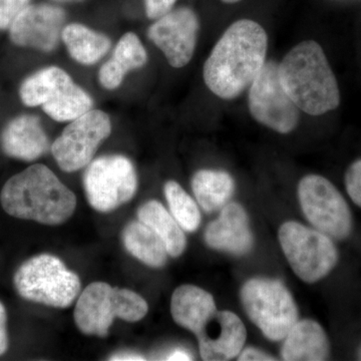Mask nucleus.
<instances>
[{"label": "nucleus", "mask_w": 361, "mask_h": 361, "mask_svg": "<svg viewBox=\"0 0 361 361\" xmlns=\"http://www.w3.org/2000/svg\"><path fill=\"white\" fill-rule=\"evenodd\" d=\"M267 49L262 26L251 20L235 21L214 45L204 65L207 87L220 99H236L262 70Z\"/></svg>", "instance_id": "1"}, {"label": "nucleus", "mask_w": 361, "mask_h": 361, "mask_svg": "<svg viewBox=\"0 0 361 361\" xmlns=\"http://www.w3.org/2000/svg\"><path fill=\"white\" fill-rule=\"evenodd\" d=\"M0 204L11 217L56 226L75 213L77 197L51 169L35 164L7 180Z\"/></svg>", "instance_id": "2"}, {"label": "nucleus", "mask_w": 361, "mask_h": 361, "mask_svg": "<svg viewBox=\"0 0 361 361\" xmlns=\"http://www.w3.org/2000/svg\"><path fill=\"white\" fill-rule=\"evenodd\" d=\"M279 77L285 92L307 115H324L341 104L336 75L314 40L300 42L287 52L279 65Z\"/></svg>", "instance_id": "3"}, {"label": "nucleus", "mask_w": 361, "mask_h": 361, "mask_svg": "<svg viewBox=\"0 0 361 361\" xmlns=\"http://www.w3.org/2000/svg\"><path fill=\"white\" fill-rule=\"evenodd\" d=\"M149 305L139 294L130 289L111 287L106 282H94L78 297L73 317L77 327L85 336H109L116 318L137 322L147 315Z\"/></svg>", "instance_id": "4"}, {"label": "nucleus", "mask_w": 361, "mask_h": 361, "mask_svg": "<svg viewBox=\"0 0 361 361\" xmlns=\"http://www.w3.org/2000/svg\"><path fill=\"white\" fill-rule=\"evenodd\" d=\"M14 288L25 300L54 308L70 307L82 289L77 273L51 254L26 260L13 276Z\"/></svg>", "instance_id": "5"}, {"label": "nucleus", "mask_w": 361, "mask_h": 361, "mask_svg": "<svg viewBox=\"0 0 361 361\" xmlns=\"http://www.w3.org/2000/svg\"><path fill=\"white\" fill-rule=\"evenodd\" d=\"M240 296L246 314L269 341H283L298 322L295 301L279 280L252 278Z\"/></svg>", "instance_id": "6"}, {"label": "nucleus", "mask_w": 361, "mask_h": 361, "mask_svg": "<svg viewBox=\"0 0 361 361\" xmlns=\"http://www.w3.org/2000/svg\"><path fill=\"white\" fill-rule=\"evenodd\" d=\"M278 238L292 270L306 283L319 281L336 267L338 253L324 233L289 221L280 227Z\"/></svg>", "instance_id": "7"}, {"label": "nucleus", "mask_w": 361, "mask_h": 361, "mask_svg": "<svg viewBox=\"0 0 361 361\" xmlns=\"http://www.w3.org/2000/svg\"><path fill=\"white\" fill-rule=\"evenodd\" d=\"M82 184L90 207L99 213H110L134 198L137 176L127 157L103 156L87 166Z\"/></svg>", "instance_id": "8"}, {"label": "nucleus", "mask_w": 361, "mask_h": 361, "mask_svg": "<svg viewBox=\"0 0 361 361\" xmlns=\"http://www.w3.org/2000/svg\"><path fill=\"white\" fill-rule=\"evenodd\" d=\"M298 199L304 216L316 230L336 239L350 234L353 218L348 203L326 178L305 176L299 182Z\"/></svg>", "instance_id": "9"}, {"label": "nucleus", "mask_w": 361, "mask_h": 361, "mask_svg": "<svg viewBox=\"0 0 361 361\" xmlns=\"http://www.w3.org/2000/svg\"><path fill=\"white\" fill-rule=\"evenodd\" d=\"M248 106L256 122L279 134H289L300 120L301 111L282 87L274 61H266L249 87Z\"/></svg>", "instance_id": "10"}, {"label": "nucleus", "mask_w": 361, "mask_h": 361, "mask_svg": "<svg viewBox=\"0 0 361 361\" xmlns=\"http://www.w3.org/2000/svg\"><path fill=\"white\" fill-rule=\"evenodd\" d=\"M111 134L110 116L92 109L66 126L52 142V156L63 172H77L94 160L97 149Z\"/></svg>", "instance_id": "11"}, {"label": "nucleus", "mask_w": 361, "mask_h": 361, "mask_svg": "<svg viewBox=\"0 0 361 361\" xmlns=\"http://www.w3.org/2000/svg\"><path fill=\"white\" fill-rule=\"evenodd\" d=\"M200 21L190 7L172 9L156 20L148 30L149 39L175 68L186 66L193 58Z\"/></svg>", "instance_id": "12"}, {"label": "nucleus", "mask_w": 361, "mask_h": 361, "mask_svg": "<svg viewBox=\"0 0 361 361\" xmlns=\"http://www.w3.org/2000/svg\"><path fill=\"white\" fill-rule=\"evenodd\" d=\"M66 21V11L49 4H30L16 16L8 27L9 39L20 47L44 52L59 47Z\"/></svg>", "instance_id": "13"}, {"label": "nucleus", "mask_w": 361, "mask_h": 361, "mask_svg": "<svg viewBox=\"0 0 361 361\" xmlns=\"http://www.w3.org/2000/svg\"><path fill=\"white\" fill-rule=\"evenodd\" d=\"M197 337L203 360H230L237 357L245 345L247 330L238 315L217 311Z\"/></svg>", "instance_id": "14"}, {"label": "nucleus", "mask_w": 361, "mask_h": 361, "mask_svg": "<svg viewBox=\"0 0 361 361\" xmlns=\"http://www.w3.org/2000/svg\"><path fill=\"white\" fill-rule=\"evenodd\" d=\"M205 242L210 248L234 255L249 253L254 237L245 209L238 203L223 207L219 217L207 226Z\"/></svg>", "instance_id": "15"}, {"label": "nucleus", "mask_w": 361, "mask_h": 361, "mask_svg": "<svg viewBox=\"0 0 361 361\" xmlns=\"http://www.w3.org/2000/svg\"><path fill=\"white\" fill-rule=\"evenodd\" d=\"M0 146L6 156L33 161L51 148L39 116L21 115L13 118L0 135Z\"/></svg>", "instance_id": "16"}, {"label": "nucleus", "mask_w": 361, "mask_h": 361, "mask_svg": "<svg viewBox=\"0 0 361 361\" xmlns=\"http://www.w3.org/2000/svg\"><path fill=\"white\" fill-rule=\"evenodd\" d=\"M216 312L217 307L212 294L195 285L178 287L171 299V313L174 322L196 336L205 329Z\"/></svg>", "instance_id": "17"}, {"label": "nucleus", "mask_w": 361, "mask_h": 361, "mask_svg": "<svg viewBox=\"0 0 361 361\" xmlns=\"http://www.w3.org/2000/svg\"><path fill=\"white\" fill-rule=\"evenodd\" d=\"M148 54L144 44L134 32L121 37L114 49L111 58L99 71V82L106 90L118 89L130 71L146 66Z\"/></svg>", "instance_id": "18"}, {"label": "nucleus", "mask_w": 361, "mask_h": 361, "mask_svg": "<svg viewBox=\"0 0 361 361\" xmlns=\"http://www.w3.org/2000/svg\"><path fill=\"white\" fill-rule=\"evenodd\" d=\"M281 355L287 361L327 360L329 343L319 323L305 319L297 322L283 339Z\"/></svg>", "instance_id": "19"}, {"label": "nucleus", "mask_w": 361, "mask_h": 361, "mask_svg": "<svg viewBox=\"0 0 361 361\" xmlns=\"http://www.w3.org/2000/svg\"><path fill=\"white\" fill-rule=\"evenodd\" d=\"M73 82V78L63 68L47 66L23 80L20 89L21 102L32 108L42 106L61 97Z\"/></svg>", "instance_id": "20"}, {"label": "nucleus", "mask_w": 361, "mask_h": 361, "mask_svg": "<svg viewBox=\"0 0 361 361\" xmlns=\"http://www.w3.org/2000/svg\"><path fill=\"white\" fill-rule=\"evenodd\" d=\"M61 40L71 59L84 66L96 65L110 51L111 47V39L104 33L78 23L65 26Z\"/></svg>", "instance_id": "21"}, {"label": "nucleus", "mask_w": 361, "mask_h": 361, "mask_svg": "<svg viewBox=\"0 0 361 361\" xmlns=\"http://www.w3.org/2000/svg\"><path fill=\"white\" fill-rule=\"evenodd\" d=\"M126 250L137 260L152 268L167 264L168 249L165 242L142 221H132L122 232Z\"/></svg>", "instance_id": "22"}, {"label": "nucleus", "mask_w": 361, "mask_h": 361, "mask_svg": "<svg viewBox=\"0 0 361 361\" xmlns=\"http://www.w3.org/2000/svg\"><path fill=\"white\" fill-rule=\"evenodd\" d=\"M137 216L165 242L169 256L177 258L184 253L187 246L184 230L163 204L156 200L146 202L137 209Z\"/></svg>", "instance_id": "23"}, {"label": "nucleus", "mask_w": 361, "mask_h": 361, "mask_svg": "<svg viewBox=\"0 0 361 361\" xmlns=\"http://www.w3.org/2000/svg\"><path fill=\"white\" fill-rule=\"evenodd\" d=\"M192 190L206 213L220 210L234 194L235 180L225 171L200 170L193 176Z\"/></svg>", "instance_id": "24"}, {"label": "nucleus", "mask_w": 361, "mask_h": 361, "mask_svg": "<svg viewBox=\"0 0 361 361\" xmlns=\"http://www.w3.org/2000/svg\"><path fill=\"white\" fill-rule=\"evenodd\" d=\"M92 106L94 101L89 92L73 82L56 101L45 104L42 108L52 120L65 123L92 110Z\"/></svg>", "instance_id": "25"}, {"label": "nucleus", "mask_w": 361, "mask_h": 361, "mask_svg": "<svg viewBox=\"0 0 361 361\" xmlns=\"http://www.w3.org/2000/svg\"><path fill=\"white\" fill-rule=\"evenodd\" d=\"M170 212L182 229L195 232L201 224V213L194 199L176 180H168L164 187Z\"/></svg>", "instance_id": "26"}, {"label": "nucleus", "mask_w": 361, "mask_h": 361, "mask_svg": "<svg viewBox=\"0 0 361 361\" xmlns=\"http://www.w3.org/2000/svg\"><path fill=\"white\" fill-rule=\"evenodd\" d=\"M30 0H0V30H8L21 11L30 6Z\"/></svg>", "instance_id": "27"}, {"label": "nucleus", "mask_w": 361, "mask_h": 361, "mask_svg": "<svg viewBox=\"0 0 361 361\" xmlns=\"http://www.w3.org/2000/svg\"><path fill=\"white\" fill-rule=\"evenodd\" d=\"M345 186L351 200L361 207V160L351 164L346 171Z\"/></svg>", "instance_id": "28"}, {"label": "nucleus", "mask_w": 361, "mask_h": 361, "mask_svg": "<svg viewBox=\"0 0 361 361\" xmlns=\"http://www.w3.org/2000/svg\"><path fill=\"white\" fill-rule=\"evenodd\" d=\"M177 0H145L146 14L149 20H158L172 11Z\"/></svg>", "instance_id": "29"}, {"label": "nucleus", "mask_w": 361, "mask_h": 361, "mask_svg": "<svg viewBox=\"0 0 361 361\" xmlns=\"http://www.w3.org/2000/svg\"><path fill=\"white\" fill-rule=\"evenodd\" d=\"M8 334H7V313L6 307L0 301V356L8 349Z\"/></svg>", "instance_id": "30"}, {"label": "nucleus", "mask_w": 361, "mask_h": 361, "mask_svg": "<svg viewBox=\"0 0 361 361\" xmlns=\"http://www.w3.org/2000/svg\"><path fill=\"white\" fill-rule=\"evenodd\" d=\"M238 360L240 361H272L275 360L273 356L267 355V353H263V351L259 350L254 348H248L246 349H242L241 353L238 355Z\"/></svg>", "instance_id": "31"}, {"label": "nucleus", "mask_w": 361, "mask_h": 361, "mask_svg": "<svg viewBox=\"0 0 361 361\" xmlns=\"http://www.w3.org/2000/svg\"><path fill=\"white\" fill-rule=\"evenodd\" d=\"M110 360H118V361H142L146 360L145 356L137 355V353H116L115 355H111Z\"/></svg>", "instance_id": "32"}, {"label": "nucleus", "mask_w": 361, "mask_h": 361, "mask_svg": "<svg viewBox=\"0 0 361 361\" xmlns=\"http://www.w3.org/2000/svg\"><path fill=\"white\" fill-rule=\"evenodd\" d=\"M191 355L182 348H177L166 356V360H192Z\"/></svg>", "instance_id": "33"}, {"label": "nucleus", "mask_w": 361, "mask_h": 361, "mask_svg": "<svg viewBox=\"0 0 361 361\" xmlns=\"http://www.w3.org/2000/svg\"><path fill=\"white\" fill-rule=\"evenodd\" d=\"M54 2H59V4H70V2L82 1V0H52Z\"/></svg>", "instance_id": "34"}, {"label": "nucleus", "mask_w": 361, "mask_h": 361, "mask_svg": "<svg viewBox=\"0 0 361 361\" xmlns=\"http://www.w3.org/2000/svg\"><path fill=\"white\" fill-rule=\"evenodd\" d=\"M221 1L224 2L226 4H234L241 1V0H221Z\"/></svg>", "instance_id": "35"}, {"label": "nucleus", "mask_w": 361, "mask_h": 361, "mask_svg": "<svg viewBox=\"0 0 361 361\" xmlns=\"http://www.w3.org/2000/svg\"><path fill=\"white\" fill-rule=\"evenodd\" d=\"M360 358L361 360V349H360Z\"/></svg>", "instance_id": "36"}]
</instances>
